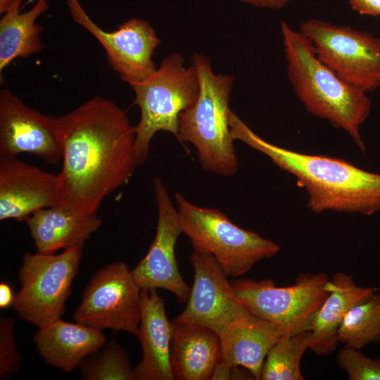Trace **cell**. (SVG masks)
<instances>
[{
	"instance_id": "1f68e13d",
	"label": "cell",
	"mask_w": 380,
	"mask_h": 380,
	"mask_svg": "<svg viewBox=\"0 0 380 380\" xmlns=\"http://www.w3.org/2000/svg\"><path fill=\"white\" fill-rule=\"evenodd\" d=\"M12 0H0V13H3L11 3Z\"/></svg>"
},
{
	"instance_id": "4dcf8cb0",
	"label": "cell",
	"mask_w": 380,
	"mask_h": 380,
	"mask_svg": "<svg viewBox=\"0 0 380 380\" xmlns=\"http://www.w3.org/2000/svg\"><path fill=\"white\" fill-rule=\"evenodd\" d=\"M232 369L222 360H220L215 366L210 379H231Z\"/></svg>"
},
{
	"instance_id": "83f0119b",
	"label": "cell",
	"mask_w": 380,
	"mask_h": 380,
	"mask_svg": "<svg viewBox=\"0 0 380 380\" xmlns=\"http://www.w3.org/2000/svg\"><path fill=\"white\" fill-rule=\"evenodd\" d=\"M349 3L360 15L380 16V0H349Z\"/></svg>"
},
{
	"instance_id": "44dd1931",
	"label": "cell",
	"mask_w": 380,
	"mask_h": 380,
	"mask_svg": "<svg viewBox=\"0 0 380 380\" xmlns=\"http://www.w3.org/2000/svg\"><path fill=\"white\" fill-rule=\"evenodd\" d=\"M329 294L315 315L310 330V349L317 355H329L338 344V331L347 313L356 305L369 298L375 291L372 287L355 284L353 278L338 272L327 284Z\"/></svg>"
},
{
	"instance_id": "9c48e42d",
	"label": "cell",
	"mask_w": 380,
	"mask_h": 380,
	"mask_svg": "<svg viewBox=\"0 0 380 380\" xmlns=\"http://www.w3.org/2000/svg\"><path fill=\"white\" fill-rule=\"evenodd\" d=\"M300 31L318 58L344 82L366 93L380 87V38L316 19L303 22Z\"/></svg>"
},
{
	"instance_id": "ac0fdd59",
	"label": "cell",
	"mask_w": 380,
	"mask_h": 380,
	"mask_svg": "<svg viewBox=\"0 0 380 380\" xmlns=\"http://www.w3.org/2000/svg\"><path fill=\"white\" fill-rule=\"evenodd\" d=\"M283 334L276 324L248 313L219 334L221 360L232 369L243 367L254 379H260L269 350Z\"/></svg>"
},
{
	"instance_id": "6da1fadb",
	"label": "cell",
	"mask_w": 380,
	"mask_h": 380,
	"mask_svg": "<svg viewBox=\"0 0 380 380\" xmlns=\"http://www.w3.org/2000/svg\"><path fill=\"white\" fill-rule=\"evenodd\" d=\"M63 146L58 205L97 213L103 200L126 184L138 166L135 127L113 101L94 97L57 117Z\"/></svg>"
},
{
	"instance_id": "f546056e",
	"label": "cell",
	"mask_w": 380,
	"mask_h": 380,
	"mask_svg": "<svg viewBox=\"0 0 380 380\" xmlns=\"http://www.w3.org/2000/svg\"><path fill=\"white\" fill-rule=\"evenodd\" d=\"M255 6L265 8H281L291 0H240Z\"/></svg>"
},
{
	"instance_id": "d4e9b609",
	"label": "cell",
	"mask_w": 380,
	"mask_h": 380,
	"mask_svg": "<svg viewBox=\"0 0 380 380\" xmlns=\"http://www.w3.org/2000/svg\"><path fill=\"white\" fill-rule=\"evenodd\" d=\"M81 374L87 380H134L126 351L115 341L80 365Z\"/></svg>"
},
{
	"instance_id": "8fae6325",
	"label": "cell",
	"mask_w": 380,
	"mask_h": 380,
	"mask_svg": "<svg viewBox=\"0 0 380 380\" xmlns=\"http://www.w3.org/2000/svg\"><path fill=\"white\" fill-rule=\"evenodd\" d=\"M66 1L73 20L102 45L110 65L122 80L128 84L141 82L154 72L152 56L160 40L148 22L132 18L117 30L106 32L90 18L78 0Z\"/></svg>"
},
{
	"instance_id": "9a60e30c",
	"label": "cell",
	"mask_w": 380,
	"mask_h": 380,
	"mask_svg": "<svg viewBox=\"0 0 380 380\" xmlns=\"http://www.w3.org/2000/svg\"><path fill=\"white\" fill-rule=\"evenodd\" d=\"M58 205V175L0 156V220L23 221L34 212Z\"/></svg>"
},
{
	"instance_id": "e0dca14e",
	"label": "cell",
	"mask_w": 380,
	"mask_h": 380,
	"mask_svg": "<svg viewBox=\"0 0 380 380\" xmlns=\"http://www.w3.org/2000/svg\"><path fill=\"white\" fill-rule=\"evenodd\" d=\"M23 221L30 229L37 252L42 253L82 247L101 224L97 213L61 205L40 209Z\"/></svg>"
},
{
	"instance_id": "4316f807",
	"label": "cell",
	"mask_w": 380,
	"mask_h": 380,
	"mask_svg": "<svg viewBox=\"0 0 380 380\" xmlns=\"http://www.w3.org/2000/svg\"><path fill=\"white\" fill-rule=\"evenodd\" d=\"M21 358L16 346L14 321L11 317L0 319V379L11 377L19 369Z\"/></svg>"
},
{
	"instance_id": "5b68a950",
	"label": "cell",
	"mask_w": 380,
	"mask_h": 380,
	"mask_svg": "<svg viewBox=\"0 0 380 380\" xmlns=\"http://www.w3.org/2000/svg\"><path fill=\"white\" fill-rule=\"evenodd\" d=\"M129 84L135 94L134 103L141 112L134 127V152L139 166L148 159L156 133L169 132L177 138L179 116L195 103L200 87L194 68L186 67L179 53L165 57L146 80Z\"/></svg>"
},
{
	"instance_id": "603a6c76",
	"label": "cell",
	"mask_w": 380,
	"mask_h": 380,
	"mask_svg": "<svg viewBox=\"0 0 380 380\" xmlns=\"http://www.w3.org/2000/svg\"><path fill=\"white\" fill-rule=\"evenodd\" d=\"M312 331L283 334L269 350L264 361L261 380H303L300 365L310 349Z\"/></svg>"
},
{
	"instance_id": "3957f363",
	"label": "cell",
	"mask_w": 380,
	"mask_h": 380,
	"mask_svg": "<svg viewBox=\"0 0 380 380\" xmlns=\"http://www.w3.org/2000/svg\"><path fill=\"white\" fill-rule=\"evenodd\" d=\"M281 32L288 77L296 96L310 113L345 130L364 153L360 128L372 106L367 93L344 82L325 65L300 31L281 22Z\"/></svg>"
},
{
	"instance_id": "7c38bea8",
	"label": "cell",
	"mask_w": 380,
	"mask_h": 380,
	"mask_svg": "<svg viewBox=\"0 0 380 380\" xmlns=\"http://www.w3.org/2000/svg\"><path fill=\"white\" fill-rule=\"evenodd\" d=\"M153 192L158 208L156 236L132 274L142 290L163 289L179 301L186 302L191 289L179 272L175 257L177 241L182 233L178 212L159 177L153 180Z\"/></svg>"
},
{
	"instance_id": "30bf717a",
	"label": "cell",
	"mask_w": 380,
	"mask_h": 380,
	"mask_svg": "<svg viewBox=\"0 0 380 380\" xmlns=\"http://www.w3.org/2000/svg\"><path fill=\"white\" fill-rule=\"evenodd\" d=\"M141 291L127 264H109L89 281L73 318L101 331L108 329L136 335L141 320Z\"/></svg>"
},
{
	"instance_id": "7402d4cb",
	"label": "cell",
	"mask_w": 380,
	"mask_h": 380,
	"mask_svg": "<svg viewBox=\"0 0 380 380\" xmlns=\"http://www.w3.org/2000/svg\"><path fill=\"white\" fill-rule=\"evenodd\" d=\"M23 0H12L0 20V77L17 58L38 53L43 49L39 34L42 27L37 19L49 7L46 0H37L31 9L20 12Z\"/></svg>"
},
{
	"instance_id": "7a4b0ae2",
	"label": "cell",
	"mask_w": 380,
	"mask_h": 380,
	"mask_svg": "<svg viewBox=\"0 0 380 380\" xmlns=\"http://www.w3.org/2000/svg\"><path fill=\"white\" fill-rule=\"evenodd\" d=\"M232 136L267 156L290 173L308 194L314 213L334 210L371 215L380 210V174L359 168L336 158L296 152L261 138L232 110Z\"/></svg>"
},
{
	"instance_id": "484cf974",
	"label": "cell",
	"mask_w": 380,
	"mask_h": 380,
	"mask_svg": "<svg viewBox=\"0 0 380 380\" xmlns=\"http://www.w3.org/2000/svg\"><path fill=\"white\" fill-rule=\"evenodd\" d=\"M336 362L350 380H380V359L372 358L359 349L344 347Z\"/></svg>"
},
{
	"instance_id": "277c9868",
	"label": "cell",
	"mask_w": 380,
	"mask_h": 380,
	"mask_svg": "<svg viewBox=\"0 0 380 380\" xmlns=\"http://www.w3.org/2000/svg\"><path fill=\"white\" fill-rule=\"evenodd\" d=\"M199 82L195 103L182 112L178 120L181 143H189L197 152L203 168L221 177L238 170V160L229 124L230 94L235 77L215 74L207 56L194 53L191 58Z\"/></svg>"
},
{
	"instance_id": "d6a6232c",
	"label": "cell",
	"mask_w": 380,
	"mask_h": 380,
	"mask_svg": "<svg viewBox=\"0 0 380 380\" xmlns=\"http://www.w3.org/2000/svg\"><path fill=\"white\" fill-rule=\"evenodd\" d=\"M34 1H37V0H27L26 2H25V5L29 4H32Z\"/></svg>"
},
{
	"instance_id": "cb8c5ba5",
	"label": "cell",
	"mask_w": 380,
	"mask_h": 380,
	"mask_svg": "<svg viewBox=\"0 0 380 380\" xmlns=\"http://www.w3.org/2000/svg\"><path fill=\"white\" fill-rule=\"evenodd\" d=\"M338 338L344 347L359 350L380 342V294L374 292L347 313L339 327Z\"/></svg>"
},
{
	"instance_id": "d6986e66",
	"label": "cell",
	"mask_w": 380,
	"mask_h": 380,
	"mask_svg": "<svg viewBox=\"0 0 380 380\" xmlns=\"http://www.w3.org/2000/svg\"><path fill=\"white\" fill-rule=\"evenodd\" d=\"M33 341L46 364L70 372L101 349L106 336L101 330L60 318L39 328Z\"/></svg>"
},
{
	"instance_id": "f1b7e54d",
	"label": "cell",
	"mask_w": 380,
	"mask_h": 380,
	"mask_svg": "<svg viewBox=\"0 0 380 380\" xmlns=\"http://www.w3.org/2000/svg\"><path fill=\"white\" fill-rule=\"evenodd\" d=\"M15 296L11 286L5 283L0 284V308L5 309L13 305Z\"/></svg>"
},
{
	"instance_id": "ffe728a7",
	"label": "cell",
	"mask_w": 380,
	"mask_h": 380,
	"mask_svg": "<svg viewBox=\"0 0 380 380\" xmlns=\"http://www.w3.org/2000/svg\"><path fill=\"white\" fill-rule=\"evenodd\" d=\"M172 322L170 361L174 379H210L221 360L219 334L202 325Z\"/></svg>"
},
{
	"instance_id": "2e32d148",
	"label": "cell",
	"mask_w": 380,
	"mask_h": 380,
	"mask_svg": "<svg viewBox=\"0 0 380 380\" xmlns=\"http://www.w3.org/2000/svg\"><path fill=\"white\" fill-rule=\"evenodd\" d=\"M173 324L156 290L141 291V313L136 334L142 358L133 369L134 380H173L170 352Z\"/></svg>"
},
{
	"instance_id": "5bb4252c",
	"label": "cell",
	"mask_w": 380,
	"mask_h": 380,
	"mask_svg": "<svg viewBox=\"0 0 380 380\" xmlns=\"http://www.w3.org/2000/svg\"><path fill=\"white\" fill-rule=\"evenodd\" d=\"M33 154L56 164L63 158L57 117L26 106L7 88L0 91V156Z\"/></svg>"
},
{
	"instance_id": "4fadbf2b",
	"label": "cell",
	"mask_w": 380,
	"mask_h": 380,
	"mask_svg": "<svg viewBox=\"0 0 380 380\" xmlns=\"http://www.w3.org/2000/svg\"><path fill=\"white\" fill-rule=\"evenodd\" d=\"M190 261L194 272L193 285L185 309L173 322L202 325L219 334L250 313L213 256L194 251Z\"/></svg>"
},
{
	"instance_id": "ba28073f",
	"label": "cell",
	"mask_w": 380,
	"mask_h": 380,
	"mask_svg": "<svg viewBox=\"0 0 380 380\" xmlns=\"http://www.w3.org/2000/svg\"><path fill=\"white\" fill-rule=\"evenodd\" d=\"M82 248L72 247L59 254H23L18 275L21 287L12 305L20 319L41 328L61 318L78 272Z\"/></svg>"
},
{
	"instance_id": "52a82bcc",
	"label": "cell",
	"mask_w": 380,
	"mask_h": 380,
	"mask_svg": "<svg viewBox=\"0 0 380 380\" xmlns=\"http://www.w3.org/2000/svg\"><path fill=\"white\" fill-rule=\"evenodd\" d=\"M325 272L300 273L295 284L277 286L271 279H241L231 282L241 302L252 315L278 326L284 334L310 330L312 322L329 294Z\"/></svg>"
},
{
	"instance_id": "8992f818",
	"label": "cell",
	"mask_w": 380,
	"mask_h": 380,
	"mask_svg": "<svg viewBox=\"0 0 380 380\" xmlns=\"http://www.w3.org/2000/svg\"><path fill=\"white\" fill-rule=\"evenodd\" d=\"M175 198L182 233L194 251L213 256L228 277L246 274L280 249L277 243L238 227L218 209L198 206L179 193Z\"/></svg>"
}]
</instances>
